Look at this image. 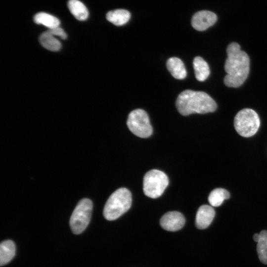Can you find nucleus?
<instances>
[{
  "instance_id": "nucleus-12",
  "label": "nucleus",
  "mask_w": 267,
  "mask_h": 267,
  "mask_svg": "<svg viewBox=\"0 0 267 267\" xmlns=\"http://www.w3.org/2000/svg\"><path fill=\"white\" fill-rule=\"evenodd\" d=\"M15 254V246L14 242L7 240L2 242L0 245V265L4 266L8 263Z\"/></svg>"
},
{
  "instance_id": "nucleus-7",
  "label": "nucleus",
  "mask_w": 267,
  "mask_h": 267,
  "mask_svg": "<svg viewBox=\"0 0 267 267\" xmlns=\"http://www.w3.org/2000/svg\"><path fill=\"white\" fill-rule=\"evenodd\" d=\"M127 124L129 130L139 137L147 138L152 134L153 129L149 117L142 109H137L131 112Z\"/></svg>"
},
{
  "instance_id": "nucleus-11",
  "label": "nucleus",
  "mask_w": 267,
  "mask_h": 267,
  "mask_svg": "<svg viewBox=\"0 0 267 267\" xmlns=\"http://www.w3.org/2000/svg\"><path fill=\"white\" fill-rule=\"evenodd\" d=\"M167 67L173 77L177 79H184L187 75L183 62L178 58H170L167 62Z\"/></svg>"
},
{
  "instance_id": "nucleus-15",
  "label": "nucleus",
  "mask_w": 267,
  "mask_h": 267,
  "mask_svg": "<svg viewBox=\"0 0 267 267\" xmlns=\"http://www.w3.org/2000/svg\"><path fill=\"white\" fill-rule=\"evenodd\" d=\"M67 5L71 13L78 20L84 21L88 18V9L81 1L78 0H69Z\"/></svg>"
},
{
  "instance_id": "nucleus-17",
  "label": "nucleus",
  "mask_w": 267,
  "mask_h": 267,
  "mask_svg": "<svg viewBox=\"0 0 267 267\" xmlns=\"http://www.w3.org/2000/svg\"><path fill=\"white\" fill-rule=\"evenodd\" d=\"M34 22L38 24H42L49 29L59 26L60 21L54 16L45 12H39L34 17Z\"/></svg>"
},
{
  "instance_id": "nucleus-19",
  "label": "nucleus",
  "mask_w": 267,
  "mask_h": 267,
  "mask_svg": "<svg viewBox=\"0 0 267 267\" xmlns=\"http://www.w3.org/2000/svg\"><path fill=\"white\" fill-rule=\"evenodd\" d=\"M257 252L260 261L263 264L267 265V230H262L259 234Z\"/></svg>"
},
{
  "instance_id": "nucleus-5",
  "label": "nucleus",
  "mask_w": 267,
  "mask_h": 267,
  "mask_svg": "<svg viewBox=\"0 0 267 267\" xmlns=\"http://www.w3.org/2000/svg\"><path fill=\"white\" fill-rule=\"evenodd\" d=\"M169 184V178L162 171L153 169L147 172L143 180L145 195L151 198L160 197Z\"/></svg>"
},
{
  "instance_id": "nucleus-9",
  "label": "nucleus",
  "mask_w": 267,
  "mask_h": 267,
  "mask_svg": "<svg viewBox=\"0 0 267 267\" xmlns=\"http://www.w3.org/2000/svg\"><path fill=\"white\" fill-rule=\"evenodd\" d=\"M185 222L183 215L177 211H171L165 214L160 221L162 227L170 231L180 229L184 226Z\"/></svg>"
},
{
  "instance_id": "nucleus-21",
  "label": "nucleus",
  "mask_w": 267,
  "mask_h": 267,
  "mask_svg": "<svg viewBox=\"0 0 267 267\" xmlns=\"http://www.w3.org/2000/svg\"><path fill=\"white\" fill-rule=\"evenodd\" d=\"M253 240L255 242H258L259 238V234L255 233L253 236Z\"/></svg>"
},
{
  "instance_id": "nucleus-4",
  "label": "nucleus",
  "mask_w": 267,
  "mask_h": 267,
  "mask_svg": "<svg viewBox=\"0 0 267 267\" xmlns=\"http://www.w3.org/2000/svg\"><path fill=\"white\" fill-rule=\"evenodd\" d=\"M260 125L258 114L253 109L245 108L239 111L234 119L236 131L241 136L249 137L254 135Z\"/></svg>"
},
{
  "instance_id": "nucleus-3",
  "label": "nucleus",
  "mask_w": 267,
  "mask_h": 267,
  "mask_svg": "<svg viewBox=\"0 0 267 267\" xmlns=\"http://www.w3.org/2000/svg\"><path fill=\"white\" fill-rule=\"evenodd\" d=\"M131 204V192L126 188H120L108 199L103 209V216L109 221L116 220L130 208Z\"/></svg>"
},
{
  "instance_id": "nucleus-6",
  "label": "nucleus",
  "mask_w": 267,
  "mask_h": 267,
  "mask_svg": "<svg viewBox=\"0 0 267 267\" xmlns=\"http://www.w3.org/2000/svg\"><path fill=\"white\" fill-rule=\"evenodd\" d=\"M92 203L87 198L81 199L77 204L70 219L72 232L76 234L81 233L89 224L91 215Z\"/></svg>"
},
{
  "instance_id": "nucleus-16",
  "label": "nucleus",
  "mask_w": 267,
  "mask_h": 267,
  "mask_svg": "<svg viewBox=\"0 0 267 267\" xmlns=\"http://www.w3.org/2000/svg\"><path fill=\"white\" fill-rule=\"evenodd\" d=\"M39 41L43 46L51 51H58L61 46L60 42L48 31L41 35Z\"/></svg>"
},
{
  "instance_id": "nucleus-13",
  "label": "nucleus",
  "mask_w": 267,
  "mask_h": 267,
  "mask_svg": "<svg viewBox=\"0 0 267 267\" xmlns=\"http://www.w3.org/2000/svg\"><path fill=\"white\" fill-rule=\"evenodd\" d=\"M130 18V12L123 9L111 10L106 14L107 20L116 26H122L126 24Z\"/></svg>"
},
{
  "instance_id": "nucleus-2",
  "label": "nucleus",
  "mask_w": 267,
  "mask_h": 267,
  "mask_svg": "<svg viewBox=\"0 0 267 267\" xmlns=\"http://www.w3.org/2000/svg\"><path fill=\"white\" fill-rule=\"evenodd\" d=\"M176 107L181 115L188 116L193 113L205 114L214 112L217 105L207 93L186 89L178 95L176 100Z\"/></svg>"
},
{
  "instance_id": "nucleus-20",
  "label": "nucleus",
  "mask_w": 267,
  "mask_h": 267,
  "mask_svg": "<svg viewBox=\"0 0 267 267\" xmlns=\"http://www.w3.org/2000/svg\"><path fill=\"white\" fill-rule=\"evenodd\" d=\"M47 31L53 36H59L62 39H65L67 38V34L59 26L48 29Z\"/></svg>"
},
{
  "instance_id": "nucleus-14",
  "label": "nucleus",
  "mask_w": 267,
  "mask_h": 267,
  "mask_svg": "<svg viewBox=\"0 0 267 267\" xmlns=\"http://www.w3.org/2000/svg\"><path fill=\"white\" fill-rule=\"evenodd\" d=\"M195 76L199 81H204L209 77L210 71L208 63L201 57L196 56L193 61Z\"/></svg>"
},
{
  "instance_id": "nucleus-8",
  "label": "nucleus",
  "mask_w": 267,
  "mask_h": 267,
  "mask_svg": "<svg viewBox=\"0 0 267 267\" xmlns=\"http://www.w3.org/2000/svg\"><path fill=\"white\" fill-rule=\"evenodd\" d=\"M217 20V15L210 11L201 10L195 13L191 19V25L197 31L206 30Z\"/></svg>"
},
{
  "instance_id": "nucleus-1",
  "label": "nucleus",
  "mask_w": 267,
  "mask_h": 267,
  "mask_svg": "<svg viewBox=\"0 0 267 267\" xmlns=\"http://www.w3.org/2000/svg\"><path fill=\"white\" fill-rule=\"evenodd\" d=\"M227 57L224 64L227 73L224 83L228 87L237 88L246 80L250 69V59L247 54L240 49L239 44L231 43L226 49Z\"/></svg>"
},
{
  "instance_id": "nucleus-10",
  "label": "nucleus",
  "mask_w": 267,
  "mask_h": 267,
  "mask_svg": "<svg viewBox=\"0 0 267 267\" xmlns=\"http://www.w3.org/2000/svg\"><path fill=\"white\" fill-rule=\"evenodd\" d=\"M215 212L212 207L203 205L201 206L196 213L195 225L197 228L203 229L208 227L215 217Z\"/></svg>"
},
{
  "instance_id": "nucleus-18",
  "label": "nucleus",
  "mask_w": 267,
  "mask_h": 267,
  "mask_svg": "<svg viewBox=\"0 0 267 267\" xmlns=\"http://www.w3.org/2000/svg\"><path fill=\"white\" fill-rule=\"evenodd\" d=\"M230 195L227 190L219 188L212 190L208 197V201L213 207H218L222 205L225 199L229 198Z\"/></svg>"
}]
</instances>
